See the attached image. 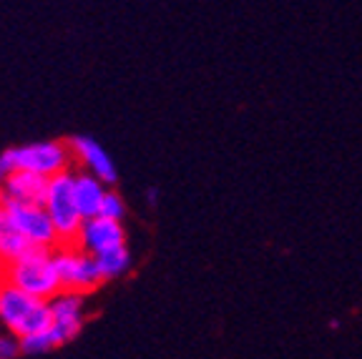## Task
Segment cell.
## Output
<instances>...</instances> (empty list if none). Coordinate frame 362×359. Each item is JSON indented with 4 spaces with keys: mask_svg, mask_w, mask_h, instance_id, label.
Segmentation results:
<instances>
[{
    "mask_svg": "<svg viewBox=\"0 0 362 359\" xmlns=\"http://www.w3.org/2000/svg\"><path fill=\"white\" fill-rule=\"evenodd\" d=\"M0 324L16 337L48 329L53 324L51 302L33 297L0 274Z\"/></svg>",
    "mask_w": 362,
    "mask_h": 359,
    "instance_id": "6da1fadb",
    "label": "cell"
},
{
    "mask_svg": "<svg viewBox=\"0 0 362 359\" xmlns=\"http://www.w3.org/2000/svg\"><path fill=\"white\" fill-rule=\"evenodd\" d=\"M0 274L16 286L25 289L28 294L40 299H51L61 292V276H58L56 261H53V249L48 247H30L28 252L18 257L16 261L0 266Z\"/></svg>",
    "mask_w": 362,
    "mask_h": 359,
    "instance_id": "7a4b0ae2",
    "label": "cell"
},
{
    "mask_svg": "<svg viewBox=\"0 0 362 359\" xmlns=\"http://www.w3.org/2000/svg\"><path fill=\"white\" fill-rule=\"evenodd\" d=\"M71 163H74V151L68 146V141H40V143L8 148L0 153V166L8 174L16 169H28L43 176H56L71 169Z\"/></svg>",
    "mask_w": 362,
    "mask_h": 359,
    "instance_id": "3957f363",
    "label": "cell"
},
{
    "mask_svg": "<svg viewBox=\"0 0 362 359\" xmlns=\"http://www.w3.org/2000/svg\"><path fill=\"white\" fill-rule=\"evenodd\" d=\"M76 171L66 169L61 174L51 176V186H48V199H45V208L51 213L53 224L61 236V244H78L81 226H83V213H81L78 204H76Z\"/></svg>",
    "mask_w": 362,
    "mask_h": 359,
    "instance_id": "277c9868",
    "label": "cell"
},
{
    "mask_svg": "<svg viewBox=\"0 0 362 359\" xmlns=\"http://www.w3.org/2000/svg\"><path fill=\"white\" fill-rule=\"evenodd\" d=\"M53 261H56L58 276H61V286L68 292H93L103 279L98 259L88 254L86 249L76 247V244H61L53 249Z\"/></svg>",
    "mask_w": 362,
    "mask_h": 359,
    "instance_id": "5b68a950",
    "label": "cell"
},
{
    "mask_svg": "<svg viewBox=\"0 0 362 359\" xmlns=\"http://www.w3.org/2000/svg\"><path fill=\"white\" fill-rule=\"evenodd\" d=\"M0 204L8 208V213H11L13 221L18 224V229L28 236L30 244L48 247V249L61 247V236H58V229L45 206H40V204L13 201V199H0Z\"/></svg>",
    "mask_w": 362,
    "mask_h": 359,
    "instance_id": "8992f818",
    "label": "cell"
},
{
    "mask_svg": "<svg viewBox=\"0 0 362 359\" xmlns=\"http://www.w3.org/2000/svg\"><path fill=\"white\" fill-rule=\"evenodd\" d=\"M121 244H126V234H124L121 221L106 219V216H93V219L83 221L76 247L86 249L88 254L98 257V254L108 252V249H113V247H121Z\"/></svg>",
    "mask_w": 362,
    "mask_h": 359,
    "instance_id": "52a82bcc",
    "label": "cell"
},
{
    "mask_svg": "<svg viewBox=\"0 0 362 359\" xmlns=\"http://www.w3.org/2000/svg\"><path fill=\"white\" fill-rule=\"evenodd\" d=\"M51 302V312H53V326L61 334L63 344H68L71 339L78 337L81 326H83V302L86 294L83 292H68V289H61L56 297L48 299Z\"/></svg>",
    "mask_w": 362,
    "mask_h": 359,
    "instance_id": "ba28073f",
    "label": "cell"
},
{
    "mask_svg": "<svg viewBox=\"0 0 362 359\" xmlns=\"http://www.w3.org/2000/svg\"><path fill=\"white\" fill-rule=\"evenodd\" d=\"M48 186H51V176L35 174V171L28 169H16L8 174L6 184L0 189V199H13V201L45 206Z\"/></svg>",
    "mask_w": 362,
    "mask_h": 359,
    "instance_id": "9c48e42d",
    "label": "cell"
},
{
    "mask_svg": "<svg viewBox=\"0 0 362 359\" xmlns=\"http://www.w3.org/2000/svg\"><path fill=\"white\" fill-rule=\"evenodd\" d=\"M68 146L74 151V158H81V163H83L90 174H96L98 179L108 186L116 184V169H113L108 153L98 146L96 141L88 139V136H71V139H68Z\"/></svg>",
    "mask_w": 362,
    "mask_h": 359,
    "instance_id": "30bf717a",
    "label": "cell"
},
{
    "mask_svg": "<svg viewBox=\"0 0 362 359\" xmlns=\"http://www.w3.org/2000/svg\"><path fill=\"white\" fill-rule=\"evenodd\" d=\"M76 204H78L83 219H93L101 213V204L103 196H106V186L103 181L98 179L96 174H90L88 169L86 171H76Z\"/></svg>",
    "mask_w": 362,
    "mask_h": 359,
    "instance_id": "8fae6325",
    "label": "cell"
},
{
    "mask_svg": "<svg viewBox=\"0 0 362 359\" xmlns=\"http://www.w3.org/2000/svg\"><path fill=\"white\" fill-rule=\"evenodd\" d=\"M30 247H33V244L28 242V236L18 229V224L13 221L8 208L0 204V266L8 264V261H16V259L23 257Z\"/></svg>",
    "mask_w": 362,
    "mask_h": 359,
    "instance_id": "7c38bea8",
    "label": "cell"
},
{
    "mask_svg": "<svg viewBox=\"0 0 362 359\" xmlns=\"http://www.w3.org/2000/svg\"><path fill=\"white\" fill-rule=\"evenodd\" d=\"M96 259H98V266H101L103 279H116V276L126 274L131 266V254H129V249H126V244L108 249V252L98 254Z\"/></svg>",
    "mask_w": 362,
    "mask_h": 359,
    "instance_id": "4fadbf2b",
    "label": "cell"
},
{
    "mask_svg": "<svg viewBox=\"0 0 362 359\" xmlns=\"http://www.w3.org/2000/svg\"><path fill=\"white\" fill-rule=\"evenodd\" d=\"M58 347H63V339L53 324L43 331H35V334L21 337L23 354H45V352H53V349H58Z\"/></svg>",
    "mask_w": 362,
    "mask_h": 359,
    "instance_id": "5bb4252c",
    "label": "cell"
},
{
    "mask_svg": "<svg viewBox=\"0 0 362 359\" xmlns=\"http://www.w3.org/2000/svg\"><path fill=\"white\" fill-rule=\"evenodd\" d=\"M124 213H126L124 199H121L116 191H106V196H103V204H101V213H98V216L121 221L124 219Z\"/></svg>",
    "mask_w": 362,
    "mask_h": 359,
    "instance_id": "9a60e30c",
    "label": "cell"
},
{
    "mask_svg": "<svg viewBox=\"0 0 362 359\" xmlns=\"http://www.w3.org/2000/svg\"><path fill=\"white\" fill-rule=\"evenodd\" d=\"M23 354L21 349V337H16L13 331H6V334H0V359H13Z\"/></svg>",
    "mask_w": 362,
    "mask_h": 359,
    "instance_id": "2e32d148",
    "label": "cell"
},
{
    "mask_svg": "<svg viewBox=\"0 0 362 359\" xmlns=\"http://www.w3.org/2000/svg\"><path fill=\"white\" fill-rule=\"evenodd\" d=\"M148 204H156V199H158V194H156V189H148Z\"/></svg>",
    "mask_w": 362,
    "mask_h": 359,
    "instance_id": "e0dca14e",
    "label": "cell"
},
{
    "mask_svg": "<svg viewBox=\"0 0 362 359\" xmlns=\"http://www.w3.org/2000/svg\"><path fill=\"white\" fill-rule=\"evenodd\" d=\"M6 179H8V171L0 166V189H3V184H6Z\"/></svg>",
    "mask_w": 362,
    "mask_h": 359,
    "instance_id": "ac0fdd59",
    "label": "cell"
}]
</instances>
